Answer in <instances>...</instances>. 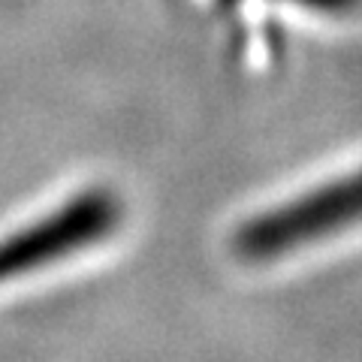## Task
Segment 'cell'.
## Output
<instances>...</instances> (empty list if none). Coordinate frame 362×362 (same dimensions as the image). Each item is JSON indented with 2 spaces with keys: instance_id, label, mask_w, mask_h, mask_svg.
Returning <instances> with one entry per match:
<instances>
[{
  "instance_id": "obj_1",
  "label": "cell",
  "mask_w": 362,
  "mask_h": 362,
  "mask_svg": "<svg viewBox=\"0 0 362 362\" xmlns=\"http://www.w3.org/2000/svg\"><path fill=\"white\" fill-rule=\"evenodd\" d=\"M356 221H362V173L247 223L239 233V251L251 259L278 257Z\"/></svg>"
},
{
  "instance_id": "obj_2",
  "label": "cell",
  "mask_w": 362,
  "mask_h": 362,
  "mask_svg": "<svg viewBox=\"0 0 362 362\" xmlns=\"http://www.w3.org/2000/svg\"><path fill=\"white\" fill-rule=\"evenodd\" d=\"M302 4H311V6H323V9H344L356 0H302Z\"/></svg>"
}]
</instances>
